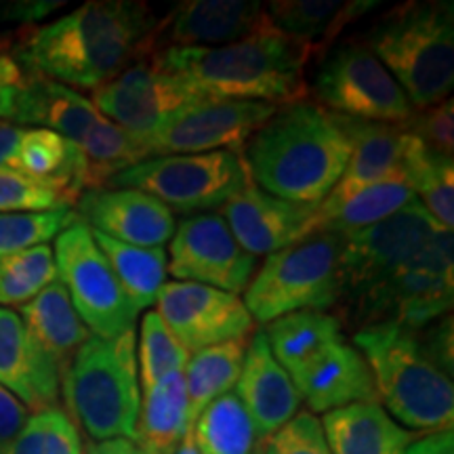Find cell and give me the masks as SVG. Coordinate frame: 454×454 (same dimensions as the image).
I'll return each mask as SVG.
<instances>
[{"label":"cell","mask_w":454,"mask_h":454,"mask_svg":"<svg viewBox=\"0 0 454 454\" xmlns=\"http://www.w3.org/2000/svg\"><path fill=\"white\" fill-rule=\"evenodd\" d=\"M247 345L248 339H236L190 356L184 371L190 427L211 402L236 387L242 372L244 356H247Z\"/></svg>","instance_id":"1f68e13d"},{"label":"cell","mask_w":454,"mask_h":454,"mask_svg":"<svg viewBox=\"0 0 454 454\" xmlns=\"http://www.w3.org/2000/svg\"><path fill=\"white\" fill-rule=\"evenodd\" d=\"M236 395L253 419L261 440L286 425L301 408V394L271 354L263 328L248 339Z\"/></svg>","instance_id":"44dd1931"},{"label":"cell","mask_w":454,"mask_h":454,"mask_svg":"<svg viewBox=\"0 0 454 454\" xmlns=\"http://www.w3.org/2000/svg\"><path fill=\"white\" fill-rule=\"evenodd\" d=\"M82 454H144L133 440L114 438L104 442H89L82 448Z\"/></svg>","instance_id":"681fc988"},{"label":"cell","mask_w":454,"mask_h":454,"mask_svg":"<svg viewBox=\"0 0 454 454\" xmlns=\"http://www.w3.org/2000/svg\"><path fill=\"white\" fill-rule=\"evenodd\" d=\"M27 408L17 397L0 385V446L7 444L20 434L21 427L27 423Z\"/></svg>","instance_id":"f6af8a7d"},{"label":"cell","mask_w":454,"mask_h":454,"mask_svg":"<svg viewBox=\"0 0 454 454\" xmlns=\"http://www.w3.org/2000/svg\"><path fill=\"white\" fill-rule=\"evenodd\" d=\"M311 55L308 47L276 30L271 21L251 36L223 47H173L156 53L164 70L204 99L271 106L308 99L305 70Z\"/></svg>","instance_id":"3957f363"},{"label":"cell","mask_w":454,"mask_h":454,"mask_svg":"<svg viewBox=\"0 0 454 454\" xmlns=\"http://www.w3.org/2000/svg\"><path fill=\"white\" fill-rule=\"evenodd\" d=\"M259 454H261V450H259Z\"/></svg>","instance_id":"816d5d0a"},{"label":"cell","mask_w":454,"mask_h":454,"mask_svg":"<svg viewBox=\"0 0 454 454\" xmlns=\"http://www.w3.org/2000/svg\"><path fill=\"white\" fill-rule=\"evenodd\" d=\"M408 133L414 135L425 147L438 152L442 156L454 154V104L452 98H446L440 104L417 110L406 124H402Z\"/></svg>","instance_id":"ab89813d"},{"label":"cell","mask_w":454,"mask_h":454,"mask_svg":"<svg viewBox=\"0 0 454 454\" xmlns=\"http://www.w3.org/2000/svg\"><path fill=\"white\" fill-rule=\"evenodd\" d=\"M261 454H333L320 417L299 411L261 444Z\"/></svg>","instance_id":"f35d334b"},{"label":"cell","mask_w":454,"mask_h":454,"mask_svg":"<svg viewBox=\"0 0 454 454\" xmlns=\"http://www.w3.org/2000/svg\"><path fill=\"white\" fill-rule=\"evenodd\" d=\"M454 301V236L440 227L414 257L357 305L364 322H397L423 331L448 316Z\"/></svg>","instance_id":"9c48e42d"},{"label":"cell","mask_w":454,"mask_h":454,"mask_svg":"<svg viewBox=\"0 0 454 454\" xmlns=\"http://www.w3.org/2000/svg\"><path fill=\"white\" fill-rule=\"evenodd\" d=\"M311 204L282 200L248 184L219 208L236 242L253 257H261L291 247L314 234Z\"/></svg>","instance_id":"e0dca14e"},{"label":"cell","mask_w":454,"mask_h":454,"mask_svg":"<svg viewBox=\"0 0 454 454\" xmlns=\"http://www.w3.org/2000/svg\"><path fill=\"white\" fill-rule=\"evenodd\" d=\"M377 7V0H274L265 13L276 30L314 53L326 51L345 27Z\"/></svg>","instance_id":"484cf974"},{"label":"cell","mask_w":454,"mask_h":454,"mask_svg":"<svg viewBox=\"0 0 454 454\" xmlns=\"http://www.w3.org/2000/svg\"><path fill=\"white\" fill-rule=\"evenodd\" d=\"M0 270L15 276L17 280L26 282L27 286H32L34 291L38 293H41L43 288H47L49 284L59 280V278H57L53 248H51L49 244H38V247L26 248V251L4 257L0 261Z\"/></svg>","instance_id":"60d3db41"},{"label":"cell","mask_w":454,"mask_h":454,"mask_svg":"<svg viewBox=\"0 0 454 454\" xmlns=\"http://www.w3.org/2000/svg\"><path fill=\"white\" fill-rule=\"evenodd\" d=\"M270 24L259 0H185L158 21L156 47H223Z\"/></svg>","instance_id":"d6986e66"},{"label":"cell","mask_w":454,"mask_h":454,"mask_svg":"<svg viewBox=\"0 0 454 454\" xmlns=\"http://www.w3.org/2000/svg\"><path fill=\"white\" fill-rule=\"evenodd\" d=\"M43 421V454H82L76 423L59 406L38 412Z\"/></svg>","instance_id":"b9f144b4"},{"label":"cell","mask_w":454,"mask_h":454,"mask_svg":"<svg viewBox=\"0 0 454 454\" xmlns=\"http://www.w3.org/2000/svg\"><path fill=\"white\" fill-rule=\"evenodd\" d=\"M101 114L93 101L49 78L27 74L11 122L20 127L47 129L74 144H82L84 137L101 121Z\"/></svg>","instance_id":"cb8c5ba5"},{"label":"cell","mask_w":454,"mask_h":454,"mask_svg":"<svg viewBox=\"0 0 454 454\" xmlns=\"http://www.w3.org/2000/svg\"><path fill=\"white\" fill-rule=\"evenodd\" d=\"M26 81L27 72L17 64L15 55L9 51V43L0 38V121L13 118Z\"/></svg>","instance_id":"7bdbcfd3"},{"label":"cell","mask_w":454,"mask_h":454,"mask_svg":"<svg viewBox=\"0 0 454 454\" xmlns=\"http://www.w3.org/2000/svg\"><path fill=\"white\" fill-rule=\"evenodd\" d=\"M141 397L144 402L133 442L144 454H175L190 429L184 372L168 374Z\"/></svg>","instance_id":"f1b7e54d"},{"label":"cell","mask_w":454,"mask_h":454,"mask_svg":"<svg viewBox=\"0 0 454 454\" xmlns=\"http://www.w3.org/2000/svg\"><path fill=\"white\" fill-rule=\"evenodd\" d=\"M291 379L301 400L314 414H326L356 402H377V389L364 356L345 339Z\"/></svg>","instance_id":"7402d4cb"},{"label":"cell","mask_w":454,"mask_h":454,"mask_svg":"<svg viewBox=\"0 0 454 454\" xmlns=\"http://www.w3.org/2000/svg\"><path fill=\"white\" fill-rule=\"evenodd\" d=\"M0 385L34 414L59 400V368L9 308H0Z\"/></svg>","instance_id":"ffe728a7"},{"label":"cell","mask_w":454,"mask_h":454,"mask_svg":"<svg viewBox=\"0 0 454 454\" xmlns=\"http://www.w3.org/2000/svg\"><path fill=\"white\" fill-rule=\"evenodd\" d=\"M354 144L337 114L303 99L280 106L242 152L259 190L297 204H320L348 168Z\"/></svg>","instance_id":"7a4b0ae2"},{"label":"cell","mask_w":454,"mask_h":454,"mask_svg":"<svg viewBox=\"0 0 454 454\" xmlns=\"http://www.w3.org/2000/svg\"><path fill=\"white\" fill-rule=\"evenodd\" d=\"M280 106L261 101L204 99L168 116L160 127L144 135L147 156L208 154L231 152L242 156L257 130Z\"/></svg>","instance_id":"4fadbf2b"},{"label":"cell","mask_w":454,"mask_h":454,"mask_svg":"<svg viewBox=\"0 0 454 454\" xmlns=\"http://www.w3.org/2000/svg\"><path fill=\"white\" fill-rule=\"evenodd\" d=\"M417 200L404 175L395 173L391 177L368 185L337 204H316L314 211V234L345 236L351 231L364 230L368 225L391 217L404 208L406 204Z\"/></svg>","instance_id":"83f0119b"},{"label":"cell","mask_w":454,"mask_h":454,"mask_svg":"<svg viewBox=\"0 0 454 454\" xmlns=\"http://www.w3.org/2000/svg\"><path fill=\"white\" fill-rule=\"evenodd\" d=\"M53 254L57 278L90 334L114 339L135 328L139 311L122 291L84 221L76 219L55 238Z\"/></svg>","instance_id":"8fae6325"},{"label":"cell","mask_w":454,"mask_h":454,"mask_svg":"<svg viewBox=\"0 0 454 454\" xmlns=\"http://www.w3.org/2000/svg\"><path fill=\"white\" fill-rule=\"evenodd\" d=\"M78 147L82 156V192L107 187L116 175L150 158L144 135L107 118H101Z\"/></svg>","instance_id":"d6a6232c"},{"label":"cell","mask_w":454,"mask_h":454,"mask_svg":"<svg viewBox=\"0 0 454 454\" xmlns=\"http://www.w3.org/2000/svg\"><path fill=\"white\" fill-rule=\"evenodd\" d=\"M74 211L93 231L144 248L164 247L177 227L175 215L162 202L133 187L82 192Z\"/></svg>","instance_id":"ac0fdd59"},{"label":"cell","mask_w":454,"mask_h":454,"mask_svg":"<svg viewBox=\"0 0 454 454\" xmlns=\"http://www.w3.org/2000/svg\"><path fill=\"white\" fill-rule=\"evenodd\" d=\"M168 274L177 282H196L240 294L257 271L221 215L200 213L179 221L168 247Z\"/></svg>","instance_id":"5bb4252c"},{"label":"cell","mask_w":454,"mask_h":454,"mask_svg":"<svg viewBox=\"0 0 454 454\" xmlns=\"http://www.w3.org/2000/svg\"><path fill=\"white\" fill-rule=\"evenodd\" d=\"M17 311H20L27 333L41 345L44 354L55 362L61 377H64L74 354L90 337L89 328L84 326L81 316L74 309L64 284L59 280L49 284Z\"/></svg>","instance_id":"4316f807"},{"label":"cell","mask_w":454,"mask_h":454,"mask_svg":"<svg viewBox=\"0 0 454 454\" xmlns=\"http://www.w3.org/2000/svg\"><path fill=\"white\" fill-rule=\"evenodd\" d=\"M251 184L242 156L231 152L156 156L116 175L107 187H133L162 202L170 213L192 217L221 208Z\"/></svg>","instance_id":"ba28073f"},{"label":"cell","mask_w":454,"mask_h":454,"mask_svg":"<svg viewBox=\"0 0 454 454\" xmlns=\"http://www.w3.org/2000/svg\"><path fill=\"white\" fill-rule=\"evenodd\" d=\"M406 454H454V431H435V434L414 440Z\"/></svg>","instance_id":"c3c4849f"},{"label":"cell","mask_w":454,"mask_h":454,"mask_svg":"<svg viewBox=\"0 0 454 454\" xmlns=\"http://www.w3.org/2000/svg\"><path fill=\"white\" fill-rule=\"evenodd\" d=\"M76 219L78 215L74 208L47 213H0V261L38 244H49Z\"/></svg>","instance_id":"8d00e7d4"},{"label":"cell","mask_w":454,"mask_h":454,"mask_svg":"<svg viewBox=\"0 0 454 454\" xmlns=\"http://www.w3.org/2000/svg\"><path fill=\"white\" fill-rule=\"evenodd\" d=\"M158 21L147 3L93 0L34 27L13 55L27 74L95 90L141 57L156 53Z\"/></svg>","instance_id":"6da1fadb"},{"label":"cell","mask_w":454,"mask_h":454,"mask_svg":"<svg viewBox=\"0 0 454 454\" xmlns=\"http://www.w3.org/2000/svg\"><path fill=\"white\" fill-rule=\"evenodd\" d=\"M440 227L421 202L412 200L379 223L339 236L343 297L348 293L360 303L421 251Z\"/></svg>","instance_id":"7c38bea8"},{"label":"cell","mask_w":454,"mask_h":454,"mask_svg":"<svg viewBox=\"0 0 454 454\" xmlns=\"http://www.w3.org/2000/svg\"><path fill=\"white\" fill-rule=\"evenodd\" d=\"M175 454H200V452H198L196 444H194V431H192V427L185 431L184 440H181V444H179L177 452H175Z\"/></svg>","instance_id":"f907efd6"},{"label":"cell","mask_w":454,"mask_h":454,"mask_svg":"<svg viewBox=\"0 0 454 454\" xmlns=\"http://www.w3.org/2000/svg\"><path fill=\"white\" fill-rule=\"evenodd\" d=\"M320 421L333 454H406L419 440L379 402H356L326 412Z\"/></svg>","instance_id":"d4e9b609"},{"label":"cell","mask_w":454,"mask_h":454,"mask_svg":"<svg viewBox=\"0 0 454 454\" xmlns=\"http://www.w3.org/2000/svg\"><path fill=\"white\" fill-rule=\"evenodd\" d=\"M270 349L288 377L303 371L317 356L343 340L339 317L325 311H297L270 322L263 328Z\"/></svg>","instance_id":"f546056e"},{"label":"cell","mask_w":454,"mask_h":454,"mask_svg":"<svg viewBox=\"0 0 454 454\" xmlns=\"http://www.w3.org/2000/svg\"><path fill=\"white\" fill-rule=\"evenodd\" d=\"M340 129L354 144V152L348 168L340 175L339 184L333 187L320 204H337L368 185L400 173L402 152H404V129L402 124H383L357 121V118L337 116Z\"/></svg>","instance_id":"603a6c76"},{"label":"cell","mask_w":454,"mask_h":454,"mask_svg":"<svg viewBox=\"0 0 454 454\" xmlns=\"http://www.w3.org/2000/svg\"><path fill=\"white\" fill-rule=\"evenodd\" d=\"M421 333V331H419ZM423 348L431 360L452 377V316L440 317L435 328H429L427 334H421Z\"/></svg>","instance_id":"ee69618b"},{"label":"cell","mask_w":454,"mask_h":454,"mask_svg":"<svg viewBox=\"0 0 454 454\" xmlns=\"http://www.w3.org/2000/svg\"><path fill=\"white\" fill-rule=\"evenodd\" d=\"M311 93L325 110L357 121L406 124L417 112L362 41L337 44L326 53L314 74Z\"/></svg>","instance_id":"30bf717a"},{"label":"cell","mask_w":454,"mask_h":454,"mask_svg":"<svg viewBox=\"0 0 454 454\" xmlns=\"http://www.w3.org/2000/svg\"><path fill=\"white\" fill-rule=\"evenodd\" d=\"M192 431L200 454H259L263 444L253 419L234 391L204 408Z\"/></svg>","instance_id":"e575fe53"},{"label":"cell","mask_w":454,"mask_h":454,"mask_svg":"<svg viewBox=\"0 0 454 454\" xmlns=\"http://www.w3.org/2000/svg\"><path fill=\"white\" fill-rule=\"evenodd\" d=\"M156 53L141 57L93 90L90 101L101 116L133 133L147 135L175 112L204 101L175 74L164 70Z\"/></svg>","instance_id":"9a60e30c"},{"label":"cell","mask_w":454,"mask_h":454,"mask_svg":"<svg viewBox=\"0 0 454 454\" xmlns=\"http://www.w3.org/2000/svg\"><path fill=\"white\" fill-rule=\"evenodd\" d=\"M74 208L59 190L15 170H0V213H47Z\"/></svg>","instance_id":"74e56055"},{"label":"cell","mask_w":454,"mask_h":454,"mask_svg":"<svg viewBox=\"0 0 454 454\" xmlns=\"http://www.w3.org/2000/svg\"><path fill=\"white\" fill-rule=\"evenodd\" d=\"M0 454H43V421L41 414H34L21 427L20 434L7 444L0 446Z\"/></svg>","instance_id":"bcb514c9"},{"label":"cell","mask_w":454,"mask_h":454,"mask_svg":"<svg viewBox=\"0 0 454 454\" xmlns=\"http://www.w3.org/2000/svg\"><path fill=\"white\" fill-rule=\"evenodd\" d=\"M351 345L364 356L377 397L402 427L414 434L452 429V377L427 356L421 333L397 322H374L362 326Z\"/></svg>","instance_id":"277c9868"},{"label":"cell","mask_w":454,"mask_h":454,"mask_svg":"<svg viewBox=\"0 0 454 454\" xmlns=\"http://www.w3.org/2000/svg\"><path fill=\"white\" fill-rule=\"evenodd\" d=\"M93 240L98 242L101 253L106 254L107 263L121 282L122 291L127 293L135 309L144 311L156 305L158 293L167 284L168 274V257L164 247L160 248H144L133 247L107 238L99 231L90 230Z\"/></svg>","instance_id":"836d02e7"},{"label":"cell","mask_w":454,"mask_h":454,"mask_svg":"<svg viewBox=\"0 0 454 454\" xmlns=\"http://www.w3.org/2000/svg\"><path fill=\"white\" fill-rule=\"evenodd\" d=\"M404 129V127H402ZM402 175L412 194L423 204L435 223L452 230L454 225V160L425 147L404 129Z\"/></svg>","instance_id":"4dcf8cb0"},{"label":"cell","mask_w":454,"mask_h":454,"mask_svg":"<svg viewBox=\"0 0 454 454\" xmlns=\"http://www.w3.org/2000/svg\"><path fill=\"white\" fill-rule=\"evenodd\" d=\"M156 314L190 354L247 339L254 320L238 294L196 282H167L156 299Z\"/></svg>","instance_id":"2e32d148"},{"label":"cell","mask_w":454,"mask_h":454,"mask_svg":"<svg viewBox=\"0 0 454 454\" xmlns=\"http://www.w3.org/2000/svg\"><path fill=\"white\" fill-rule=\"evenodd\" d=\"M454 4L404 3L366 32L364 43L406 93L414 110L450 98L454 84Z\"/></svg>","instance_id":"5b68a950"},{"label":"cell","mask_w":454,"mask_h":454,"mask_svg":"<svg viewBox=\"0 0 454 454\" xmlns=\"http://www.w3.org/2000/svg\"><path fill=\"white\" fill-rule=\"evenodd\" d=\"M190 356V351L164 326L160 316L156 311H147L141 320L137 343L139 385L144 391L154 387L168 374L184 372Z\"/></svg>","instance_id":"d590c367"},{"label":"cell","mask_w":454,"mask_h":454,"mask_svg":"<svg viewBox=\"0 0 454 454\" xmlns=\"http://www.w3.org/2000/svg\"><path fill=\"white\" fill-rule=\"evenodd\" d=\"M340 238L311 234L265 257L244 291L254 322L270 325L297 311H325L343 297Z\"/></svg>","instance_id":"52a82bcc"},{"label":"cell","mask_w":454,"mask_h":454,"mask_svg":"<svg viewBox=\"0 0 454 454\" xmlns=\"http://www.w3.org/2000/svg\"><path fill=\"white\" fill-rule=\"evenodd\" d=\"M21 137H24V127L11 121H0V170H15Z\"/></svg>","instance_id":"7dc6e473"},{"label":"cell","mask_w":454,"mask_h":454,"mask_svg":"<svg viewBox=\"0 0 454 454\" xmlns=\"http://www.w3.org/2000/svg\"><path fill=\"white\" fill-rule=\"evenodd\" d=\"M72 421L93 442L135 440L141 411L135 328L114 339L90 334L61 377Z\"/></svg>","instance_id":"8992f818"}]
</instances>
